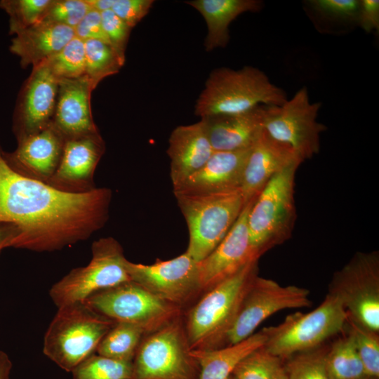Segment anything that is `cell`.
<instances>
[{
  "instance_id": "obj_31",
  "label": "cell",
  "mask_w": 379,
  "mask_h": 379,
  "mask_svg": "<svg viewBox=\"0 0 379 379\" xmlns=\"http://www.w3.org/2000/svg\"><path fill=\"white\" fill-rule=\"evenodd\" d=\"M344 329L350 335L368 377H379V336L347 315Z\"/></svg>"
},
{
  "instance_id": "obj_6",
  "label": "cell",
  "mask_w": 379,
  "mask_h": 379,
  "mask_svg": "<svg viewBox=\"0 0 379 379\" xmlns=\"http://www.w3.org/2000/svg\"><path fill=\"white\" fill-rule=\"evenodd\" d=\"M295 163L274 175L253 202L248 215L251 249L258 258L292 235L297 218L294 199Z\"/></svg>"
},
{
  "instance_id": "obj_10",
  "label": "cell",
  "mask_w": 379,
  "mask_h": 379,
  "mask_svg": "<svg viewBox=\"0 0 379 379\" xmlns=\"http://www.w3.org/2000/svg\"><path fill=\"white\" fill-rule=\"evenodd\" d=\"M328 293L340 300L350 317L378 333V252H357L334 273Z\"/></svg>"
},
{
  "instance_id": "obj_30",
  "label": "cell",
  "mask_w": 379,
  "mask_h": 379,
  "mask_svg": "<svg viewBox=\"0 0 379 379\" xmlns=\"http://www.w3.org/2000/svg\"><path fill=\"white\" fill-rule=\"evenodd\" d=\"M263 346L238 363L232 373L235 379H286L282 359L269 353Z\"/></svg>"
},
{
  "instance_id": "obj_14",
  "label": "cell",
  "mask_w": 379,
  "mask_h": 379,
  "mask_svg": "<svg viewBox=\"0 0 379 379\" xmlns=\"http://www.w3.org/2000/svg\"><path fill=\"white\" fill-rule=\"evenodd\" d=\"M126 268L131 281L182 310L203 293L199 262L186 251L170 260L158 259L150 265L126 260Z\"/></svg>"
},
{
  "instance_id": "obj_38",
  "label": "cell",
  "mask_w": 379,
  "mask_h": 379,
  "mask_svg": "<svg viewBox=\"0 0 379 379\" xmlns=\"http://www.w3.org/2000/svg\"><path fill=\"white\" fill-rule=\"evenodd\" d=\"M104 32L109 45L125 61V52L128 41L131 28L111 9L101 12Z\"/></svg>"
},
{
  "instance_id": "obj_12",
  "label": "cell",
  "mask_w": 379,
  "mask_h": 379,
  "mask_svg": "<svg viewBox=\"0 0 379 379\" xmlns=\"http://www.w3.org/2000/svg\"><path fill=\"white\" fill-rule=\"evenodd\" d=\"M310 291L295 285L281 286L258 274L252 279L237 315L220 347L238 343L254 333L256 328L276 312L310 307Z\"/></svg>"
},
{
  "instance_id": "obj_19",
  "label": "cell",
  "mask_w": 379,
  "mask_h": 379,
  "mask_svg": "<svg viewBox=\"0 0 379 379\" xmlns=\"http://www.w3.org/2000/svg\"><path fill=\"white\" fill-rule=\"evenodd\" d=\"M302 162L290 146L274 139L263 128L251 147L244 169L241 190L246 204L255 200L280 171Z\"/></svg>"
},
{
  "instance_id": "obj_28",
  "label": "cell",
  "mask_w": 379,
  "mask_h": 379,
  "mask_svg": "<svg viewBox=\"0 0 379 379\" xmlns=\"http://www.w3.org/2000/svg\"><path fill=\"white\" fill-rule=\"evenodd\" d=\"M326 364L331 379H365L368 377L352 339L346 332L327 349Z\"/></svg>"
},
{
  "instance_id": "obj_35",
  "label": "cell",
  "mask_w": 379,
  "mask_h": 379,
  "mask_svg": "<svg viewBox=\"0 0 379 379\" xmlns=\"http://www.w3.org/2000/svg\"><path fill=\"white\" fill-rule=\"evenodd\" d=\"M327 349L319 346L288 357L286 379H331L326 364Z\"/></svg>"
},
{
  "instance_id": "obj_41",
  "label": "cell",
  "mask_w": 379,
  "mask_h": 379,
  "mask_svg": "<svg viewBox=\"0 0 379 379\" xmlns=\"http://www.w3.org/2000/svg\"><path fill=\"white\" fill-rule=\"evenodd\" d=\"M357 24L365 32L379 29V1L360 0Z\"/></svg>"
},
{
  "instance_id": "obj_15",
  "label": "cell",
  "mask_w": 379,
  "mask_h": 379,
  "mask_svg": "<svg viewBox=\"0 0 379 379\" xmlns=\"http://www.w3.org/2000/svg\"><path fill=\"white\" fill-rule=\"evenodd\" d=\"M58 79L46 61L33 67L19 92L13 116V131L19 141L53 123Z\"/></svg>"
},
{
  "instance_id": "obj_11",
  "label": "cell",
  "mask_w": 379,
  "mask_h": 379,
  "mask_svg": "<svg viewBox=\"0 0 379 379\" xmlns=\"http://www.w3.org/2000/svg\"><path fill=\"white\" fill-rule=\"evenodd\" d=\"M85 302L98 314L115 321L128 322L151 333L182 314V310L167 302L129 281L98 291Z\"/></svg>"
},
{
  "instance_id": "obj_46",
  "label": "cell",
  "mask_w": 379,
  "mask_h": 379,
  "mask_svg": "<svg viewBox=\"0 0 379 379\" xmlns=\"http://www.w3.org/2000/svg\"><path fill=\"white\" fill-rule=\"evenodd\" d=\"M365 379H378V378H371V377H367V378H366Z\"/></svg>"
},
{
  "instance_id": "obj_4",
  "label": "cell",
  "mask_w": 379,
  "mask_h": 379,
  "mask_svg": "<svg viewBox=\"0 0 379 379\" xmlns=\"http://www.w3.org/2000/svg\"><path fill=\"white\" fill-rule=\"evenodd\" d=\"M115 323L84 302L59 307L44 335L43 352L60 368L72 372L95 353Z\"/></svg>"
},
{
  "instance_id": "obj_5",
  "label": "cell",
  "mask_w": 379,
  "mask_h": 379,
  "mask_svg": "<svg viewBox=\"0 0 379 379\" xmlns=\"http://www.w3.org/2000/svg\"><path fill=\"white\" fill-rule=\"evenodd\" d=\"M173 193L187 225L186 252L197 262L215 249L246 205L241 188L211 193Z\"/></svg>"
},
{
  "instance_id": "obj_26",
  "label": "cell",
  "mask_w": 379,
  "mask_h": 379,
  "mask_svg": "<svg viewBox=\"0 0 379 379\" xmlns=\"http://www.w3.org/2000/svg\"><path fill=\"white\" fill-rule=\"evenodd\" d=\"M265 340L261 330L234 345L213 350H192V355L200 368L198 379H228L238 363L262 347Z\"/></svg>"
},
{
  "instance_id": "obj_33",
  "label": "cell",
  "mask_w": 379,
  "mask_h": 379,
  "mask_svg": "<svg viewBox=\"0 0 379 379\" xmlns=\"http://www.w3.org/2000/svg\"><path fill=\"white\" fill-rule=\"evenodd\" d=\"M58 79H76L85 74L84 41L74 36L63 48L46 60Z\"/></svg>"
},
{
  "instance_id": "obj_17",
  "label": "cell",
  "mask_w": 379,
  "mask_h": 379,
  "mask_svg": "<svg viewBox=\"0 0 379 379\" xmlns=\"http://www.w3.org/2000/svg\"><path fill=\"white\" fill-rule=\"evenodd\" d=\"M105 151L99 132L66 139L58 168L47 184L72 193L93 190L95 171Z\"/></svg>"
},
{
  "instance_id": "obj_25",
  "label": "cell",
  "mask_w": 379,
  "mask_h": 379,
  "mask_svg": "<svg viewBox=\"0 0 379 379\" xmlns=\"http://www.w3.org/2000/svg\"><path fill=\"white\" fill-rule=\"evenodd\" d=\"M204 17L208 32L204 41L207 51L225 48L229 42V26L241 14L258 12L262 7L259 0H193L186 2Z\"/></svg>"
},
{
  "instance_id": "obj_29",
  "label": "cell",
  "mask_w": 379,
  "mask_h": 379,
  "mask_svg": "<svg viewBox=\"0 0 379 379\" xmlns=\"http://www.w3.org/2000/svg\"><path fill=\"white\" fill-rule=\"evenodd\" d=\"M85 75L94 88L105 77L119 72L124 65L123 60L112 46L100 40L84 41Z\"/></svg>"
},
{
  "instance_id": "obj_45",
  "label": "cell",
  "mask_w": 379,
  "mask_h": 379,
  "mask_svg": "<svg viewBox=\"0 0 379 379\" xmlns=\"http://www.w3.org/2000/svg\"><path fill=\"white\" fill-rule=\"evenodd\" d=\"M228 379H235L233 375L232 374Z\"/></svg>"
},
{
  "instance_id": "obj_36",
  "label": "cell",
  "mask_w": 379,
  "mask_h": 379,
  "mask_svg": "<svg viewBox=\"0 0 379 379\" xmlns=\"http://www.w3.org/2000/svg\"><path fill=\"white\" fill-rule=\"evenodd\" d=\"M91 8L85 0H53L40 21L74 29Z\"/></svg>"
},
{
  "instance_id": "obj_32",
  "label": "cell",
  "mask_w": 379,
  "mask_h": 379,
  "mask_svg": "<svg viewBox=\"0 0 379 379\" xmlns=\"http://www.w3.org/2000/svg\"><path fill=\"white\" fill-rule=\"evenodd\" d=\"M73 379H132L133 361L93 354L72 371Z\"/></svg>"
},
{
  "instance_id": "obj_24",
  "label": "cell",
  "mask_w": 379,
  "mask_h": 379,
  "mask_svg": "<svg viewBox=\"0 0 379 379\" xmlns=\"http://www.w3.org/2000/svg\"><path fill=\"white\" fill-rule=\"evenodd\" d=\"M15 35L9 49L20 58L23 68L49 59L75 36L71 27L41 21Z\"/></svg>"
},
{
  "instance_id": "obj_23",
  "label": "cell",
  "mask_w": 379,
  "mask_h": 379,
  "mask_svg": "<svg viewBox=\"0 0 379 379\" xmlns=\"http://www.w3.org/2000/svg\"><path fill=\"white\" fill-rule=\"evenodd\" d=\"M213 152L201 120L174 128L167 149L173 189L201 168Z\"/></svg>"
},
{
  "instance_id": "obj_42",
  "label": "cell",
  "mask_w": 379,
  "mask_h": 379,
  "mask_svg": "<svg viewBox=\"0 0 379 379\" xmlns=\"http://www.w3.org/2000/svg\"><path fill=\"white\" fill-rule=\"evenodd\" d=\"M18 236V230L14 225L0 224V253L4 248L13 247Z\"/></svg>"
},
{
  "instance_id": "obj_9",
  "label": "cell",
  "mask_w": 379,
  "mask_h": 379,
  "mask_svg": "<svg viewBox=\"0 0 379 379\" xmlns=\"http://www.w3.org/2000/svg\"><path fill=\"white\" fill-rule=\"evenodd\" d=\"M126 260L121 245L114 238L94 241L88 264L72 269L51 286L52 301L57 307L82 302L98 291L131 281Z\"/></svg>"
},
{
  "instance_id": "obj_43",
  "label": "cell",
  "mask_w": 379,
  "mask_h": 379,
  "mask_svg": "<svg viewBox=\"0 0 379 379\" xmlns=\"http://www.w3.org/2000/svg\"><path fill=\"white\" fill-rule=\"evenodd\" d=\"M12 367L13 364L8 354L0 350V379H10Z\"/></svg>"
},
{
  "instance_id": "obj_7",
  "label": "cell",
  "mask_w": 379,
  "mask_h": 379,
  "mask_svg": "<svg viewBox=\"0 0 379 379\" xmlns=\"http://www.w3.org/2000/svg\"><path fill=\"white\" fill-rule=\"evenodd\" d=\"M347 313L340 300L327 293L314 310L288 315L277 326L262 329L266 340L264 348L281 359L315 349L344 330Z\"/></svg>"
},
{
  "instance_id": "obj_27",
  "label": "cell",
  "mask_w": 379,
  "mask_h": 379,
  "mask_svg": "<svg viewBox=\"0 0 379 379\" xmlns=\"http://www.w3.org/2000/svg\"><path fill=\"white\" fill-rule=\"evenodd\" d=\"M145 334V329L140 326L116 322L100 342L95 353L117 360L133 361Z\"/></svg>"
},
{
  "instance_id": "obj_18",
  "label": "cell",
  "mask_w": 379,
  "mask_h": 379,
  "mask_svg": "<svg viewBox=\"0 0 379 379\" xmlns=\"http://www.w3.org/2000/svg\"><path fill=\"white\" fill-rule=\"evenodd\" d=\"M65 138L53 124L19 141L12 152L4 151L8 164L18 173L48 183L60 164Z\"/></svg>"
},
{
  "instance_id": "obj_1",
  "label": "cell",
  "mask_w": 379,
  "mask_h": 379,
  "mask_svg": "<svg viewBox=\"0 0 379 379\" xmlns=\"http://www.w3.org/2000/svg\"><path fill=\"white\" fill-rule=\"evenodd\" d=\"M112 192L59 190L15 171L0 145V224L14 225L13 248L54 252L89 239L109 216Z\"/></svg>"
},
{
  "instance_id": "obj_44",
  "label": "cell",
  "mask_w": 379,
  "mask_h": 379,
  "mask_svg": "<svg viewBox=\"0 0 379 379\" xmlns=\"http://www.w3.org/2000/svg\"><path fill=\"white\" fill-rule=\"evenodd\" d=\"M93 9L102 12L112 8L114 0H85Z\"/></svg>"
},
{
  "instance_id": "obj_2",
  "label": "cell",
  "mask_w": 379,
  "mask_h": 379,
  "mask_svg": "<svg viewBox=\"0 0 379 379\" xmlns=\"http://www.w3.org/2000/svg\"><path fill=\"white\" fill-rule=\"evenodd\" d=\"M255 260L233 276L204 292L182 319L191 350L220 348L232 325L252 279L258 274Z\"/></svg>"
},
{
  "instance_id": "obj_34",
  "label": "cell",
  "mask_w": 379,
  "mask_h": 379,
  "mask_svg": "<svg viewBox=\"0 0 379 379\" xmlns=\"http://www.w3.org/2000/svg\"><path fill=\"white\" fill-rule=\"evenodd\" d=\"M53 0H1L0 8L9 16V33L17 32L39 22Z\"/></svg>"
},
{
  "instance_id": "obj_16",
  "label": "cell",
  "mask_w": 379,
  "mask_h": 379,
  "mask_svg": "<svg viewBox=\"0 0 379 379\" xmlns=\"http://www.w3.org/2000/svg\"><path fill=\"white\" fill-rule=\"evenodd\" d=\"M255 200L246 205L223 239L206 258L199 262L203 293L233 276L250 262L258 260L251 249L248 230V212Z\"/></svg>"
},
{
  "instance_id": "obj_37",
  "label": "cell",
  "mask_w": 379,
  "mask_h": 379,
  "mask_svg": "<svg viewBox=\"0 0 379 379\" xmlns=\"http://www.w3.org/2000/svg\"><path fill=\"white\" fill-rule=\"evenodd\" d=\"M307 4L315 14L329 22L357 23L359 0H310Z\"/></svg>"
},
{
  "instance_id": "obj_40",
  "label": "cell",
  "mask_w": 379,
  "mask_h": 379,
  "mask_svg": "<svg viewBox=\"0 0 379 379\" xmlns=\"http://www.w3.org/2000/svg\"><path fill=\"white\" fill-rule=\"evenodd\" d=\"M74 31V35L83 41L95 39L109 44L103 29L101 13L92 8Z\"/></svg>"
},
{
  "instance_id": "obj_39",
  "label": "cell",
  "mask_w": 379,
  "mask_h": 379,
  "mask_svg": "<svg viewBox=\"0 0 379 379\" xmlns=\"http://www.w3.org/2000/svg\"><path fill=\"white\" fill-rule=\"evenodd\" d=\"M154 2L153 0H114L111 10L133 28L149 13Z\"/></svg>"
},
{
  "instance_id": "obj_8",
  "label": "cell",
  "mask_w": 379,
  "mask_h": 379,
  "mask_svg": "<svg viewBox=\"0 0 379 379\" xmlns=\"http://www.w3.org/2000/svg\"><path fill=\"white\" fill-rule=\"evenodd\" d=\"M191 351L181 314L144 335L133 360L132 379H198L200 368Z\"/></svg>"
},
{
  "instance_id": "obj_22",
  "label": "cell",
  "mask_w": 379,
  "mask_h": 379,
  "mask_svg": "<svg viewBox=\"0 0 379 379\" xmlns=\"http://www.w3.org/2000/svg\"><path fill=\"white\" fill-rule=\"evenodd\" d=\"M249 149L213 152L198 171L187 178L173 192L189 194L219 192L241 188Z\"/></svg>"
},
{
  "instance_id": "obj_3",
  "label": "cell",
  "mask_w": 379,
  "mask_h": 379,
  "mask_svg": "<svg viewBox=\"0 0 379 379\" xmlns=\"http://www.w3.org/2000/svg\"><path fill=\"white\" fill-rule=\"evenodd\" d=\"M287 99L284 91L258 68L221 67L210 74L196 102L194 113L201 118L241 114L260 105L281 106Z\"/></svg>"
},
{
  "instance_id": "obj_21",
  "label": "cell",
  "mask_w": 379,
  "mask_h": 379,
  "mask_svg": "<svg viewBox=\"0 0 379 379\" xmlns=\"http://www.w3.org/2000/svg\"><path fill=\"white\" fill-rule=\"evenodd\" d=\"M269 106L246 112L201 118L215 152L239 151L252 147L261 131Z\"/></svg>"
},
{
  "instance_id": "obj_20",
  "label": "cell",
  "mask_w": 379,
  "mask_h": 379,
  "mask_svg": "<svg viewBox=\"0 0 379 379\" xmlns=\"http://www.w3.org/2000/svg\"><path fill=\"white\" fill-rule=\"evenodd\" d=\"M94 89L85 74L76 79H58L53 124L65 140L99 132L91 107Z\"/></svg>"
},
{
  "instance_id": "obj_13",
  "label": "cell",
  "mask_w": 379,
  "mask_h": 379,
  "mask_svg": "<svg viewBox=\"0 0 379 379\" xmlns=\"http://www.w3.org/2000/svg\"><path fill=\"white\" fill-rule=\"evenodd\" d=\"M320 102H312L306 87L281 106H269L264 129L274 139L290 146L304 161L320 150L326 126L317 121Z\"/></svg>"
}]
</instances>
